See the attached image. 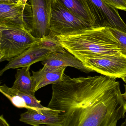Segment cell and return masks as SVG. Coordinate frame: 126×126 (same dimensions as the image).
I'll use <instances>...</instances> for the list:
<instances>
[{"instance_id": "cell-1", "label": "cell", "mask_w": 126, "mask_h": 126, "mask_svg": "<svg viewBox=\"0 0 126 126\" xmlns=\"http://www.w3.org/2000/svg\"><path fill=\"white\" fill-rule=\"evenodd\" d=\"M47 107L63 112V126H117L126 116L120 82L103 75L72 78L64 73L52 85Z\"/></svg>"}, {"instance_id": "cell-2", "label": "cell", "mask_w": 126, "mask_h": 126, "mask_svg": "<svg viewBox=\"0 0 126 126\" xmlns=\"http://www.w3.org/2000/svg\"><path fill=\"white\" fill-rule=\"evenodd\" d=\"M57 36L63 47L80 61L122 55L119 42L108 27H89L69 35Z\"/></svg>"}, {"instance_id": "cell-3", "label": "cell", "mask_w": 126, "mask_h": 126, "mask_svg": "<svg viewBox=\"0 0 126 126\" xmlns=\"http://www.w3.org/2000/svg\"><path fill=\"white\" fill-rule=\"evenodd\" d=\"M39 40L24 26L0 24V62L18 56Z\"/></svg>"}, {"instance_id": "cell-4", "label": "cell", "mask_w": 126, "mask_h": 126, "mask_svg": "<svg viewBox=\"0 0 126 126\" xmlns=\"http://www.w3.org/2000/svg\"><path fill=\"white\" fill-rule=\"evenodd\" d=\"M90 24L75 15L55 0L52 4L50 34L66 35L89 27Z\"/></svg>"}, {"instance_id": "cell-5", "label": "cell", "mask_w": 126, "mask_h": 126, "mask_svg": "<svg viewBox=\"0 0 126 126\" xmlns=\"http://www.w3.org/2000/svg\"><path fill=\"white\" fill-rule=\"evenodd\" d=\"M87 68L112 78H122L126 75V57L108 55L89 58L80 61Z\"/></svg>"}, {"instance_id": "cell-6", "label": "cell", "mask_w": 126, "mask_h": 126, "mask_svg": "<svg viewBox=\"0 0 126 126\" xmlns=\"http://www.w3.org/2000/svg\"><path fill=\"white\" fill-rule=\"evenodd\" d=\"M33 23L31 4L23 0L10 3H0V24L23 26L31 32Z\"/></svg>"}, {"instance_id": "cell-7", "label": "cell", "mask_w": 126, "mask_h": 126, "mask_svg": "<svg viewBox=\"0 0 126 126\" xmlns=\"http://www.w3.org/2000/svg\"><path fill=\"white\" fill-rule=\"evenodd\" d=\"M97 27L113 28L126 33V24L118 10L103 0H86Z\"/></svg>"}, {"instance_id": "cell-8", "label": "cell", "mask_w": 126, "mask_h": 126, "mask_svg": "<svg viewBox=\"0 0 126 126\" xmlns=\"http://www.w3.org/2000/svg\"><path fill=\"white\" fill-rule=\"evenodd\" d=\"M53 0H29L32 11V28L31 33L38 39L50 34L52 4Z\"/></svg>"}, {"instance_id": "cell-9", "label": "cell", "mask_w": 126, "mask_h": 126, "mask_svg": "<svg viewBox=\"0 0 126 126\" xmlns=\"http://www.w3.org/2000/svg\"><path fill=\"white\" fill-rule=\"evenodd\" d=\"M38 42L20 55L9 61L8 63L0 71V75L2 76L5 71L10 69L31 66L35 63L45 60L48 55L53 51L41 46Z\"/></svg>"}, {"instance_id": "cell-10", "label": "cell", "mask_w": 126, "mask_h": 126, "mask_svg": "<svg viewBox=\"0 0 126 126\" xmlns=\"http://www.w3.org/2000/svg\"><path fill=\"white\" fill-rule=\"evenodd\" d=\"M20 122L33 126L45 125L50 126H63L64 116L60 111L49 109L38 111L28 109L20 115Z\"/></svg>"}, {"instance_id": "cell-11", "label": "cell", "mask_w": 126, "mask_h": 126, "mask_svg": "<svg viewBox=\"0 0 126 126\" xmlns=\"http://www.w3.org/2000/svg\"><path fill=\"white\" fill-rule=\"evenodd\" d=\"M0 92L17 108L33 110L38 111L49 109L41 105L40 101L37 100L35 96L12 89L5 84L0 86Z\"/></svg>"}, {"instance_id": "cell-12", "label": "cell", "mask_w": 126, "mask_h": 126, "mask_svg": "<svg viewBox=\"0 0 126 126\" xmlns=\"http://www.w3.org/2000/svg\"><path fill=\"white\" fill-rule=\"evenodd\" d=\"M38 71H32V76L35 92L48 84H54L62 80L66 67H54L45 64Z\"/></svg>"}, {"instance_id": "cell-13", "label": "cell", "mask_w": 126, "mask_h": 126, "mask_svg": "<svg viewBox=\"0 0 126 126\" xmlns=\"http://www.w3.org/2000/svg\"><path fill=\"white\" fill-rule=\"evenodd\" d=\"M41 64L52 67H72L87 73L94 72L86 67L80 60L66 50L63 52H52L45 60L42 61Z\"/></svg>"}, {"instance_id": "cell-14", "label": "cell", "mask_w": 126, "mask_h": 126, "mask_svg": "<svg viewBox=\"0 0 126 126\" xmlns=\"http://www.w3.org/2000/svg\"><path fill=\"white\" fill-rule=\"evenodd\" d=\"M77 17L97 27L96 21L90 9L86 0H55Z\"/></svg>"}, {"instance_id": "cell-15", "label": "cell", "mask_w": 126, "mask_h": 126, "mask_svg": "<svg viewBox=\"0 0 126 126\" xmlns=\"http://www.w3.org/2000/svg\"><path fill=\"white\" fill-rule=\"evenodd\" d=\"M30 66L18 68L15 80L11 88L20 92L35 96L34 84L30 72Z\"/></svg>"}, {"instance_id": "cell-16", "label": "cell", "mask_w": 126, "mask_h": 126, "mask_svg": "<svg viewBox=\"0 0 126 126\" xmlns=\"http://www.w3.org/2000/svg\"><path fill=\"white\" fill-rule=\"evenodd\" d=\"M38 44L41 46L54 52H63L66 49L61 46L57 36L50 34L47 37L40 39Z\"/></svg>"}, {"instance_id": "cell-17", "label": "cell", "mask_w": 126, "mask_h": 126, "mask_svg": "<svg viewBox=\"0 0 126 126\" xmlns=\"http://www.w3.org/2000/svg\"><path fill=\"white\" fill-rule=\"evenodd\" d=\"M109 28L120 44L121 54L126 57V33L116 29Z\"/></svg>"}, {"instance_id": "cell-18", "label": "cell", "mask_w": 126, "mask_h": 126, "mask_svg": "<svg viewBox=\"0 0 126 126\" xmlns=\"http://www.w3.org/2000/svg\"><path fill=\"white\" fill-rule=\"evenodd\" d=\"M118 10L126 11V3L124 0H103Z\"/></svg>"}, {"instance_id": "cell-19", "label": "cell", "mask_w": 126, "mask_h": 126, "mask_svg": "<svg viewBox=\"0 0 126 126\" xmlns=\"http://www.w3.org/2000/svg\"><path fill=\"white\" fill-rule=\"evenodd\" d=\"M0 126H9V124L4 119L3 115H2L0 117Z\"/></svg>"}, {"instance_id": "cell-20", "label": "cell", "mask_w": 126, "mask_h": 126, "mask_svg": "<svg viewBox=\"0 0 126 126\" xmlns=\"http://www.w3.org/2000/svg\"><path fill=\"white\" fill-rule=\"evenodd\" d=\"M18 0H0V3H16Z\"/></svg>"}, {"instance_id": "cell-21", "label": "cell", "mask_w": 126, "mask_h": 126, "mask_svg": "<svg viewBox=\"0 0 126 126\" xmlns=\"http://www.w3.org/2000/svg\"><path fill=\"white\" fill-rule=\"evenodd\" d=\"M124 87H125V92L124 94H122L123 97L125 99V100L126 101V85L124 84Z\"/></svg>"}, {"instance_id": "cell-22", "label": "cell", "mask_w": 126, "mask_h": 126, "mask_svg": "<svg viewBox=\"0 0 126 126\" xmlns=\"http://www.w3.org/2000/svg\"><path fill=\"white\" fill-rule=\"evenodd\" d=\"M121 79H123V80L125 83H126V75L123 77Z\"/></svg>"}, {"instance_id": "cell-23", "label": "cell", "mask_w": 126, "mask_h": 126, "mask_svg": "<svg viewBox=\"0 0 126 126\" xmlns=\"http://www.w3.org/2000/svg\"><path fill=\"white\" fill-rule=\"evenodd\" d=\"M121 126H126V120H125L124 122L122 124Z\"/></svg>"}, {"instance_id": "cell-24", "label": "cell", "mask_w": 126, "mask_h": 126, "mask_svg": "<svg viewBox=\"0 0 126 126\" xmlns=\"http://www.w3.org/2000/svg\"><path fill=\"white\" fill-rule=\"evenodd\" d=\"M23 0L25 3H27V0Z\"/></svg>"}, {"instance_id": "cell-25", "label": "cell", "mask_w": 126, "mask_h": 126, "mask_svg": "<svg viewBox=\"0 0 126 126\" xmlns=\"http://www.w3.org/2000/svg\"></svg>"}, {"instance_id": "cell-26", "label": "cell", "mask_w": 126, "mask_h": 126, "mask_svg": "<svg viewBox=\"0 0 126 126\" xmlns=\"http://www.w3.org/2000/svg\"><path fill=\"white\" fill-rule=\"evenodd\" d=\"M124 1H125V2H126V0H124Z\"/></svg>"}]
</instances>
